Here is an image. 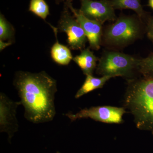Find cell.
<instances>
[{
  "label": "cell",
  "mask_w": 153,
  "mask_h": 153,
  "mask_svg": "<svg viewBox=\"0 0 153 153\" xmlns=\"http://www.w3.org/2000/svg\"><path fill=\"white\" fill-rule=\"evenodd\" d=\"M14 85L27 120L36 124L53 120L56 114L54 100L57 91L55 79L44 71H19L15 75Z\"/></svg>",
  "instance_id": "1"
},
{
  "label": "cell",
  "mask_w": 153,
  "mask_h": 153,
  "mask_svg": "<svg viewBox=\"0 0 153 153\" xmlns=\"http://www.w3.org/2000/svg\"><path fill=\"white\" fill-rule=\"evenodd\" d=\"M125 105L134 116L137 127L153 134V79L132 82L126 93Z\"/></svg>",
  "instance_id": "2"
},
{
  "label": "cell",
  "mask_w": 153,
  "mask_h": 153,
  "mask_svg": "<svg viewBox=\"0 0 153 153\" xmlns=\"http://www.w3.org/2000/svg\"><path fill=\"white\" fill-rule=\"evenodd\" d=\"M138 59L120 52H107L100 59L96 72L102 76H128L137 69Z\"/></svg>",
  "instance_id": "3"
},
{
  "label": "cell",
  "mask_w": 153,
  "mask_h": 153,
  "mask_svg": "<svg viewBox=\"0 0 153 153\" xmlns=\"http://www.w3.org/2000/svg\"><path fill=\"white\" fill-rule=\"evenodd\" d=\"M136 21L130 17H121L105 31V38L109 44L122 45L134 41L140 34Z\"/></svg>",
  "instance_id": "4"
},
{
  "label": "cell",
  "mask_w": 153,
  "mask_h": 153,
  "mask_svg": "<svg viewBox=\"0 0 153 153\" xmlns=\"http://www.w3.org/2000/svg\"><path fill=\"white\" fill-rule=\"evenodd\" d=\"M57 28L58 32L66 33V41L70 49L81 50L85 47L88 39L85 32L75 17L71 16L65 4Z\"/></svg>",
  "instance_id": "5"
},
{
  "label": "cell",
  "mask_w": 153,
  "mask_h": 153,
  "mask_svg": "<svg viewBox=\"0 0 153 153\" xmlns=\"http://www.w3.org/2000/svg\"><path fill=\"white\" fill-rule=\"evenodd\" d=\"M126 113L123 108L111 106L92 107L85 108L76 113L69 112L66 116L71 121L82 118L91 119L107 123H122L123 116Z\"/></svg>",
  "instance_id": "6"
},
{
  "label": "cell",
  "mask_w": 153,
  "mask_h": 153,
  "mask_svg": "<svg viewBox=\"0 0 153 153\" xmlns=\"http://www.w3.org/2000/svg\"><path fill=\"white\" fill-rule=\"evenodd\" d=\"M81 7L80 13L91 20L103 24L107 21L116 19L115 9L110 0H79Z\"/></svg>",
  "instance_id": "7"
},
{
  "label": "cell",
  "mask_w": 153,
  "mask_h": 153,
  "mask_svg": "<svg viewBox=\"0 0 153 153\" xmlns=\"http://www.w3.org/2000/svg\"><path fill=\"white\" fill-rule=\"evenodd\" d=\"M21 102H14L4 94L0 95V129L8 135L10 139L19 128L16 110Z\"/></svg>",
  "instance_id": "8"
},
{
  "label": "cell",
  "mask_w": 153,
  "mask_h": 153,
  "mask_svg": "<svg viewBox=\"0 0 153 153\" xmlns=\"http://www.w3.org/2000/svg\"><path fill=\"white\" fill-rule=\"evenodd\" d=\"M73 0H67L64 2L73 14L77 22L81 25L87 37L91 49L97 50L100 48L102 35V24L97 21L91 20L74 8L72 5Z\"/></svg>",
  "instance_id": "9"
},
{
  "label": "cell",
  "mask_w": 153,
  "mask_h": 153,
  "mask_svg": "<svg viewBox=\"0 0 153 153\" xmlns=\"http://www.w3.org/2000/svg\"><path fill=\"white\" fill-rule=\"evenodd\" d=\"M49 25L54 31L56 39V42L51 49L50 53L51 57L53 61L58 65L62 66L68 65L71 60H73V58L70 49L65 45L59 43L57 38L58 33L57 28L53 27L50 24Z\"/></svg>",
  "instance_id": "10"
},
{
  "label": "cell",
  "mask_w": 153,
  "mask_h": 153,
  "mask_svg": "<svg viewBox=\"0 0 153 153\" xmlns=\"http://www.w3.org/2000/svg\"><path fill=\"white\" fill-rule=\"evenodd\" d=\"M73 61L79 66L85 75H92L96 67L98 58L89 48L83 49L79 55L73 58Z\"/></svg>",
  "instance_id": "11"
},
{
  "label": "cell",
  "mask_w": 153,
  "mask_h": 153,
  "mask_svg": "<svg viewBox=\"0 0 153 153\" xmlns=\"http://www.w3.org/2000/svg\"><path fill=\"white\" fill-rule=\"evenodd\" d=\"M111 78L112 76H103L97 78L92 75H87L83 85L75 94V98H79L92 91L101 88L105 82Z\"/></svg>",
  "instance_id": "12"
},
{
  "label": "cell",
  "mask_w": 153,
  "mask_h": 153,
  "mask_svg": "<svg viewBox=\"0 0 153 153\" xmlns=\"http://www.w3.org/2000/svg\"><path fill=\"white\" fill-rule=\"evenodd\" d=\"M15 30L13 25L2 14H0V47L1 51L13 44L15 40Z\"/></svg>",
  "instance_id": "13"
},
{
  "label": "cell",
  "mask_w": 153,
  "mask_h": 153,
  "mask_svg": "<svg viewBox=\"0 0 153 153\" xmlns=\"http://www.w3.org/2000/svg\"><path fill=\"white\" fill-rule=\"evenodd\" d=\"M114 9H129L134 11L140 17H142L144 13L140 0H110Z\"/></svg>",
  "instance_id": "14"
},
{
  "label": "cell",
  "mask_w": 153,
  "mask_h": 153,
  "mask_svg": "<svg viewBox=\"0 0 153 153\" xmlns=\"http://www.w3.org/2000/svg\"><path fill=\"white\" fill-rule=\"evenodd\" d=\"M29 11L44 21L50 15L49 6L45 0H30Z\"/></svg>",
  "instance_id": "15"
},
{
  "label": "cell",
  "mask_w": 153,
  "mask_h": 153,
  "mask_svg": "<svg viewBox=\"0 0 153 153\" xmlns=\"http://www.w3.org/2000/svg\"><path fill=\"white\" fill-rule=\"evenodd\" d=\"M137 70L145 79H153V54L138 60Z\"/></svg>",
  "instance_id": "16"
},
{
  "label": "cell",
  "mask_w": 153,
  "mask_h": 153,
  "mask_svg": "<svg viewBox=\"0 0 153 153\" xmlns=\"http://www.w3.org/2000/svg\"><path fill=\"white\" fill-rule=\"evenodd\" d=\"M148 35L149 37L153 40V20L150 22L149 25Z\"/></svg>",
  "instance_id": "17"
},
{
  "label": "cell",
  "mask_w": 153,
  "mask_h": 153,
  "mask_svg": "<svg viewBox=\"0 0 153 153\" xmlns=\"http://www.w3.org/2000/svg\"><path fill=\"white\" fill-rule=\"evenodd\" d=\"M66 1H67V0H55V1L56 4H59L63 2H66Z\"/></svg>",
  "instance_id": "18"
},
{
  "label": "cell",
  "mask_w": 153,
  "mask_h": 153,
  "mask_svg": "<svg viewBox=\"0 0 153 153\" xmlns=\"http://www.w3.org/2000/svg\"><path fill=\"white\" fill-rule=\"evenodd\" d=\"M149 6L153 10V0H149Z\"/></svg>",
  "instance_id": "19"
}]
</instances>
